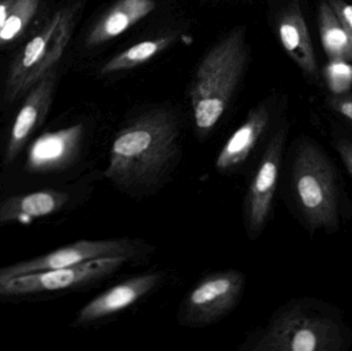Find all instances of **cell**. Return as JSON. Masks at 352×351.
Here are the masks:
<instances>
[{"label":"cell","instance_id":"6da1fadb","mask_svg":"<svg viewBox=\"0 0 352 351\" xmlns=\"http://www.w3.org/2000/svg\"><path fill=\"white\" fill-rule=\"evenodd\" d=\"M178 124L170 111L140 115L116 135L104 177L124 191H150L160 185L178 154Z\"/></svg>","mask_w":352,"mask_h":351},{"label":"cell","instance_id":"7a4b0ae2","mask_svg":"<svg viewBox=\"0 0 352 351\" xmlns=\"http://www.w3.org/2000/svg\"><path fill=\"white\" fill-rule=\"evenodd\" d=\"M245 65L242 28L230 32L203 58L190 92L195 124L201 135L208 134L223 117Z\"/></svg>","mask_w":352,"mask_h":351},{"label":"cell","instance_id":"3957f363","mask_svg":"<svg viewBox=\"0 0 352 351\" xmlns=\"http://www.w3.org/2000/svg\"><path fill=\"white\" fill-rule=\"evenodd\" d=\"M293 187L298 206L312 230L339 227V188L328 157L316 144L300 146L293 164Z\"/></svg>","mask_w":352,"mask_h":351},{"label":"cell","instance_id":"277c9868","mask_svg":"<svg viewBox=\"0 0 352 351\" xmlns=\"http://www.w3.org/2000/svg\"><path fill=\"white\" fill-rule=\"evenodd\" d=\"M344 342L342 330L333 317L304 303H297L275 315L252 350L338 351Z\"/></svg>","mask_w":352,"mask_h":351},{"label":"cell","instance_id":"5b68a950","mask_svg":"<svg viewBox=\"0 0 352 351\" xmlns=\"http://www.w3.org/2000/svg\"><path fill=\"white\" fill-rule=\"evenodd\" d=\"M74 12H55L30 39L10 65L4 87V100L12 103L55 70L69 43Z\"/></svg>","mask_w":352,"mask_h":351},{"label":"cell","instance_id":"8992f818","mask_svg":"<svg viewBox=\"0 0 352 351\" xmlns=\"http://www.w3.org/2000/svg\"><path fill=\"white\" fill-rule=\"evenodd\" d=\"M246 278L230 269L204 276L182 301L178 321L190 328H204L227 317L243 296Z\"/></svg>","mask_w":352,"mask_h":351},{"label":"cell","instance_id":"52a82bcc","mask_svg":"<svg viewBox=\"0 0 352 351\" xmlns=\"http://www.w3.org/2000/svg\"><path fill=\"white\" fill-rule=\"evenodd\" d=\"M129 261L131 260L125 257L102 258L62 269L0 278V296H20L86 286L113 275Z\"/></svg>","mask_w":352,"mask_h":351},{"label":"cell","instance_id":"ba28073f","mask_svg":"<svg viewBox=\"0 0 352 351\" xmlns=\"http://www.w3.org/2000/svg\"><path fill=\"white\" fill-rule=\"evenodd\" d=\"M146 251V245L142 241L134 239L80 240L41 257L1 268L0 278H12L32 272L62 269L102 258L125 257L134 260L144 255Z\"/></svg>","mask_w":352,"mask_h":351},{"label":"cell","instance_id":"9c48e42d","mask_svg":"<svg viewBox=\"0 0 352 351\" xmlns=\"http://www.w3.org/2000/svg\"><path fill=\"white\" fill-rule=\"evenodd\" d=\"M285 139V130H280L271 138L246 194V228L252 238L263 230L270 214L278 181Z\"/></svg>","mask_w":352,"mask_h":351},{"label":"cell","instance_id":"30bf717a","mask_svg":"<svg viewBox=\"0 0 352 351\" xmlns=\"http://www.w3.org/2000/svg\"><path fill=\"white\" fill-rule=\"evenodd\" d=\"M55 82L56 71L53 70L28 91L10 130L4 156L6 164L14 162L35 130L45 121L53 100Z\"/></svg>","mask_w":352,"mask_h":351},{"label":"cell","instance_id":"8fae6325","mask_svg":"<svg viewBox=\"0 0 352 351\" xmlns=\"http://www.w3.org/2000/svg\"><path fill=\"white\" fill-rule=\"evenodd\" d=\"M162 280V273L153 272L134 276L109 288L80 309L76 325L94 323L121 313L150 294Z\"/></svg>","mask_w":352,"mask_h":351},{"label":"cell","instance_id":"7c38bea8","mask_svg":"<svg viewBox=\"0 0 352 351\" xmlns=\"http://www.w3.org/2000/svg\"><path fill=\"white\" fill-rule=\"evenodd\" d=\"M82 134V124L43 134L29 148L26 168L31 172H50L64 168L78 152Z\"/></svg>","mask_w":352,"mask_h":351},{"label":"cell","instance_id":"4fadbf2b","mask_svg":"<svg viewBox=\"0 0 352 351\" xmlns=\"http://www.w3.org/2000/svg\"><path fill=\"white\" fill-rule=\"evenodd\" d=\"M278 35L287 55L308 76H318L314 45L299 0H291L278 20Z\"/></svg>","mask_w":352,"mask_h":351},{"label":"cell","instance_id":"5bb4252c","mask_svg":"<svg viewBox=\"0 0 352 351\" xmlns=\"http://www.w3.org/2000/svg\"><path fill=\"white\" fill-rule=\"evenodd\" d=\"M270 115L266 106L256 107L248 113L244 123L230 136L215 159V168L219 172L228 173L241 166L258 140L266 131Z\"/></svg>","mask_w":352,"mask_h":351},{"label":"cell","instance_id":"9a60e30c","mask_svg":"<svg viewBox=\"0 0 352 351\" xmlns=\"http://www.w3.org/2000/svg\"><path fill=\"white\" fill-rule=\"evenodd\" d=\"M155 8L154 0H119L95 23L87 43L93 47L120 36L154 12Z\"/></svg>","mask_w":352,"mask_h":351},{"label":"cell","instance_id":"2e32d148","mask_svg":"<svg viewBox=\"0 0 352 351\" xmlns=\"http://www.w3.org/2000/svg\"><path fill=\"white\" fill-rule=\"evenodd\" d=\"M69 200L64 192L55 190L14 196L0 202V223L28 222L59 212Z\"/></svg>","mask_w":352,"mask_h":351},{"label":"cell","instance_id":"e0dca14e","mask_svg":"<svg viewBox=\"0 0 352 351\" xmlns=\"http://www.w3.org/2000/svg\"><path fill=\"white\" fill-rule=\"evenodd\" d=\"M318 27L324 53L330 60L352 61V38L337 18L328 0L318 10Z\"/></svg>","mask_w":352,"mask_h":351},{"label":"cell","instance_id":"ac0fdd59","mask_svg":"<svg viewBox=\"0 0 352 351\" xmlns=\"http://www.w3.org/2000/svg\"><path fill=\"white\" fill-rule=\"evenodd\" d=\"M175 41V36L158 37L142 41L116 55L101 68V74H113L124 70L133 69L158 55Z\"/></svg>","mask_w":352,"mask_h":351},{"label":"cell","instance_id":"d6986e66","mask_svg":"<svg viewBox=\"0 0 352 351\" xmlns=\"http://www.w3.org/2000/svg\"><path fill=\"white\" fill-rule=\"evenodd\" d=\"M41 0H14L12 10L0 30V45L19 38L36 14Z\"/></svg>","mask_w":352,"mask_h":351},{"label":"cell","instance_id":"ffe728a7","mask_svg":"<svg viewBox=\"0 0 352 351\" xmlns=\"http://www.w3.org/2000/svg\"><path fill=\"white\" fill-rule=\"evenodd\" d=\"M327 82L335 95L344 94L352 87V66L342 60H330L324 69Z\"/></svg>","mask_w":352,"mask_h":351},{"label":"cell","instance_id":"44dd1931","mask_svg":"<svg viewBox=\"0 0 352 351\" xmlns=\"http://www.w3.org/2000/svg\"><path fill=\"white\" fill-rule=\"evenodd\" d=\"M328 2L352 38V4L344 0H328Z\"/></svg>","mask_w":352,"mask_h":351},{"label":"cell","instance_id":"7402d4cb","mask_svg":"<svg viewBox=\"0 0 352 351\" xmlns=\"http://www.w3.org/2000/svg\"><path fill=\"white\" fill-rule=\"evenodd\" d=\"M328 103L335 111L352 122V95L334 94L329 97Z\"/></svg>","mask_w":352,"mask_h":351},{"label":"cell","instance_id":"603a6c76","mask_svg":"<svg viewBox=\"0 0 352 351\" xmlns=\"http://www.w3.org/2000/svg\"><path fill=\"white\" fill-rule=\"evenodd\" d=\"M336 148L352 177V141L347 139L339 140L336 144Z\"/></svg>","mask_w":352,"mask_h":351},{"label":"cell","instance_id":"cb8c5ba5","mask_svg":"<svg viewBox=\"0 0 352 351\" xmlns=\"http://www.w3.org/2000/svg\"><path fill=\"white\" fill-rule=\"evenodd\" d=\"M14 0H0V30L3 27Z\"/></svg>","mask_w":352,"mask_h":351}]
</instances>
